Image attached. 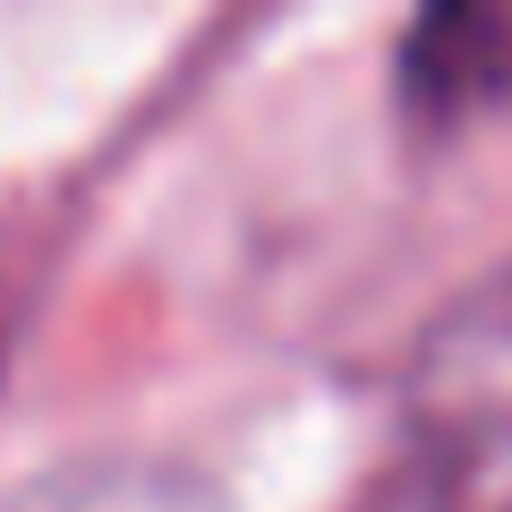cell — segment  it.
Wrapping results in <instances>:
<instances>
[{"mask_svg": "<svg viewBox=\"0 0 512 512\" xmlns=\"http://www.w3.org/2000/svg\"><path fill=\"white\" fill-rule=\"evenodd\" d=\"M384 512H512V282L419 350Z\"/></svg>", "mask_w": 512, "mask_h": 512, "instance_id": "1", "label": "cell"}, {"mask_svg": "<svg viewBox=\"0 0 512 512\" xmlns=\"http://www.w3.org/2000/svg\"><path fill=\"white\" fill-rule=\"evenodd\" d=\"M495 94H512V9L444 0L402 35V103L419 120H461Z\"/></svg>", "mask_w": 512, "mask_h": 512, "instance_id": "2", "label": "cell"}]
</instances>
